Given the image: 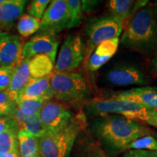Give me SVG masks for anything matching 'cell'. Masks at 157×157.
<instances>
[{
	"label": "cell",
	"mask_w": 157,
	"mask_h": 157,
	"mask_svg": "<svg viewBox=\"0 0 157 157\" xmlns=\"http://www.w3.org/2000/svg\"><path fill=\"white\" fill-rule=\"evenodd\" d=\"M50 85L55 97L63 103H74L90 96L89 86L79 74L54 72L50 75Z\"/></svg>",
	"instance_id": "cell-4"
},
{
	"label": "cell",
	"mask_w": 157,
	"mask_h": 157,
	"mask_svg": "<svg viewBox=\"0 0 157 157\" xmlns=\"http://www.w3.org/2000/svg\"><path fill=\"white\" fill-rule=\"evenodd\" d=\"M87 108L90 112L98 116L114 113L137 121H142L148 110L151 109L140 104L110 98L93 100L88 104Z\"/></svg>",
	"instance_id": "cell-6"
},
{
	"label": "cell",
	"mask_w": 157,
	"mask_h": 157,
	"mask_svg": "<svg viewBox=\"0 0 157 157\" xmlns=\"http://www.w3.org/2000/svg\"><path fill=\"white\" fill-rule=\"evenodd\" d=\"M55 97L54 92L50 85V75L40 78H31L23 89L16 102L24 100L42 98L44 101Z\"/></svg>",
	"instance_id": "cell-14"
},
{
	"label": "cell",
	"mask_w": 157,
	"mask_h": 157,
	"mask_svg": "<svg viewBox=\"0 0 157 157\" xmlns=\"http://www.w3.org/2000/svg\"><path fill=\"white\" fill-rule=\"evenodd\" d=\"M45 101L42 98L24 100L17 102V105L27 117L30 118L39 114Z\"/></svg>",
	"instance_id": "cell-23"
},
{
	"label": "cell",
	"mask_w": 157,
	"mask_h": 157,
	"mask_svg": "<svg viewBox=\"0 0 157 157\" xmlns=\"http://www.w3.org/2000/svg\"><path fill=\"white\" fill-rule=\"evenodd\" d=\"M70 13V22L68 29H73L80 25L82 20V1L66 0Z\"/></svg>",
	"instance_id": "cell-24"
},
{
	"label": "cell",
	"mask_w": 157,
	"mask_h": 157,
	"mask_svg": "<svg viewBox=\"0 0 157 157\" xmlns=\"http://www.w3.org/2000/svg\"><path fill=\"white\" fill-rule=\"evenodd\" d=\"M105 80L109 84L117 87L130 85H143L148 78L141 68L129 63H119L107 72Z\"/></svg>",
	"instance_id": "cell-10"
},
{
	"label": "cell",
	"mask_w": 157,
	"mask_h": 157,
	"mask_svg": "<svg viewBox=\"0 0 157 157\" xmlns=\"http://www.w3.org/2000/svg\"><path fill=\"white\" fill-rule=\"evenodd\" d=\"M90 157H109L100 148H93L90 153Z\"/></svg>",
	"instance_id": "cell-34"
},
{
	"label": "cell",
	"mask_w": 157,
	"mask_h": 157,
	"mask_svg": "<svg viewBox=\"0 0 157 157\" xmlns=\"http://www.w3.org/2000/svg\"><path fill=\"white\" fill-rule=\"evenodd\" d=\"M156 15H155V16H156V17H157V6H156Z\"/></svg>",
	"instance_id": "cell-37"
},
{
	"label": "cell",
	"mask_w": 157,
	"mask_h": 157,
	"mask_svg": "<svg viewBox=\"0 0 157 157\" xmlns=\"http://www.w3.org/2000/svg\"><path fill=\"white\" fill-rule=\"evenodd\" d=\"M23 48L19 36L0 31V66L16 67L22 58Z\"/></svg>",
	"instance_id": "cell-12"
},
{
	"label": "cell",
	"mask_w": 157,
	"mask_h": 157,
	"mask_svg": "<svg viewBox=\"0 0 157 157\" xmlns=\"http://www.w3.org/2000/svg\"><path fill=\"white\" fill-rule=\"evenodd\" d=\"M93 129L104 145L116 152L128 149L133 141L151 133L148 127L138 121L114 113L98 116Z\"/></svg>",
	"instance_id": "cell-1"
},
{
	"label": "cell",
	"mask_w": 157,
	"mask_h": 157,
	"mask_svg": "<svg viewBox=\"0 0 157 157\" xmlns=\"http://www.w3.org/2000/svg\"><path fill=\"white\" fill-rule=\"evenodd\" d=\"M17 140L21 157H42L39 151V138L23 130H18Z\"/></svg>",
	"instance_id": "cell-20"
},
{
	"label": "cell",
	"mask_w": 157,
	"mask_h": 157,
	"mask_svg": "<svg viewBox=\"0 0 157 157\" xmlns=\"http://www.w3.org/2000/svg\"><path fill=\"white\" fill-rule=\"evenodd\" d=\"M41 20L30 15H22L18 18L17 30L22 37H29L39 31Z\"/></svg>",
	"instance_id": "cell-21"
},
{
	"label": "cell",
	"mask_w": 157,
	"mask_h": 157,
	"mask_svg": "<svg viewBox=\"0 0 157 157\" xmlns=\"http://www.w3.org/2000/svg\"><path fill=\"white\" fill-rule=\"evenodd\" d=\"M97 3L98 2L96 1H82V10L84 11L89 12L95 7V5H97Z\"/></svg>",
	"instance_id": "cell-33"
},
{
	"label": "cell",
	"mask_w": 157,
	"mask_h": 157,
	"mask_svg": "<svg viewBox=\"0 0 157 157\" xmlns=\"http://www.w3.org/2000/svg\"><path fill=\"white\" fill-rule=\"evenodd\" d=\"M39 117L47 132L62 128L73 117L71 113L62 103L52 100L44 102Z\"/></svg>",
	"instance_id": "cell-11"
},
{
	"label": "cell",
	"mask_w": 157,
	"mask_h": 157,
	"mask_svg": "<svg viewBox=\"0 0 157 157\" xmlns=\"http://www.w3.org/2000/svg\"><path fill=\"white\" fill-rule=\"evenodd\" d=\"M125 48L145 56L157 55V20L151 7H143L134 13L120 40Z\"/></svg>",
	"instance_id": "cell-2"
},
{
	"label": "cell",
	"mask_w": 157,
	"mask_h": 157,
	"mask_svg": "<svg viewBox=\"0 0 157 157\" xmlns=\"http://www.w3.org/2000/svg\"><path fill=\"white\" fill-rule=\"evenodd\" d=\"M17 108V103L11 101L7 91H0V116L12 117Z\"/></svg>",
	"instance_id": "cell-27"
},
{
	"label": "cell",
	"mask_w": 157,
	"mask_h": 157,
	"mask_svg": "<svg viewBox=\"0 0 157 157\" xmlns=\"http://www.w3.org/2000/svg\"><path fill=\"white\" fill-rule=\"evenodd\" d=\"M86 124L85 117L78 114L62 128L46 132L39 138L42 157H69L76 137Z\"/></svg>",
	"instance_id": "cell-3"
},
{
	"label": "cell",
	"mask_w": 157,
	"mask_h": 157,
	"mask_svg": "<svg viewBox=\"0 0 157 157\" xmlns=\"http://www.w3.org/2000/svg\"><path fill=\"white\" fill-rule=\"evenodd\" d=\"M0 157H21V154H20V152L0 151Z\"/></svg>",
	"instance_id": "cell-35"
},
{
	"label": "cell",
	"mask_w": 157,
	"mask_h": 157,
	"mask_svg": "<svg viewBox=\"0 0 157 157\" xmlns=\"http://www.w3.org/2000/svg\"><path fill=\"white\" fill-rule=\"evenodd\" d=\"M10 129H15L18 130V127L13 117L0 116V133Z\"/></svg>",
	"instance_id": "cell-30"
},
{
	"label": "cell",
	"mask_w": 157,
	"mask_h": 157,
	"mask_svg": "<svg viewBox=\"0 0 157 157\" xmlns=\"http://www.w3.org/2000/svg\"><path fill=\"white\" fill-rule=\"evenodd\" d=\"M151 68L153 71L157 75V55L152 59L151 60Z\"/></svg>",
	"instance_id": "cell-36"
},
{
	"label": "cell",
	"mask_w": 157,
	"mask_h": 157,
	"mask_svg": "<svg viewBox=\"0 0 157 157\" xmlns=\"http://www.w3.org/2000/svg\"><path fill=\"white\" fill-rule=\"evenodd\" d=\"M83 43L78 35L66 36L55 64V72L69 73L77 68L84 58Z\"/></svg>",
	"instance_id": "cell-7"
},
{
	"label": "cell",
	"mask_w": 157,
	"mask_h": 157,
	"mask_svg": "<svg viewBox=\"0 0 157 157\" xmlns=\"http://www.w3.org/2000/svg\"><path fill=\"white\" fill-rule=\"evenodd\" d=\"M110 98L140 104L157 111V87H141L116 93Z\"/></svg>",
	"instance_id": "cell-13"
},
{
	"label": "cell",
	"mask_w": 157,
	"mask_h": 157,
	"mask_svg": "<svg viewBox=\"0 0 157 157\" xmlns=\"http://www.w3.org/2000/svg\"><path fill=\"white\" fill-rule=\"evenodd\" d=\"M55 63L46 55H37L30 59L29 72L31 78H40L52 74Z\"/></svg>",
	"instance_id": "cell-19"
},
{
	"label": "cell",
	"mask_w": 157,
	"mask_h": 157,
	"mask_svg": "<svg viewBox=\"0 0 157 157\" xmlns=\"http://www.w3.org/2000/svg\"><path fill=\"white\" fill-rule=\"evenodd\" d=\"M70 13L66 0H53L50 3L40 23L39 32L57 35L68 29Z\"/></svg>",
	"instance_id": "cell-8"
},
{
	"label": "cell",
	"mask_w": 157,
	"mask_h": 157,
	"mask_svg": "<svg viewBox=\"0 0 157 157\" xmlns=\"http://www.w3.org/2000/svg\"><path fill=\"white\" fill-rule=\"evenodd\" d=\"M20 130L25 131V132L36 137L37 138L42 137L47 132L40 119H39V114L29 118L28 120L23 125L22 129H20Z\"/></svg>",
	"instance_id": "cell-25"
},
{
	"label": "cell",
	"mask_w": 157,
	"mask_h": 157,
	"mask_svg": "<svg viewBox=\"0 0 157 157\" xmlns=\"http://www.w3.org/2000/svg\"><path fill=\"white\" fill-rule=\"evenodd\" d=\"M58 45L57 35L48 32H39L23 45L21 60L31 59L37 55H46L56 64Z\"/></svg>",
	"instance_id": "cell-9"
},
{
	"label": "cell",
	"mask_w": 157,
	"mask_h": 157,
	"mask_svg": "<svg viewBox=\"0 0 157 157\" xmlns=\"http://www.w3.org/2000/svg\"><path fill=\"white\" fill-rule=\"evenodd\" d=\"M27 3L25 0H4L0 4V31L10 30L15 20L22 15Z\"/></svg>",
	"instance_id": "cell-15"
},
{
	"label": "cell",
	"mask_w": 157,
	"mask_h": 157,
	"mask_svg": "<svg viewBox=\"0 0 157 157\" xmlns=\"http://www.w3.org/2000/svg\"><path fill=\"white\" fill-rule=\"evenodd\" d=\"M130 150L157 151V139L151 135H147L137 139L129 145Z\"/></svg>",
	"instance_id": "cell-26"
},
{
	"label": "cell",
	"mask_w": 157,
	"mask_h": 157,
	"mask_svg": "<svg viewBox=\"0 0 157 157\" xmlns=\"http://www.w3.org/2000/svg\"><path fill=\"white\" fill-rule=\"evenodd\" d=\"M156 139H157V135H156Z\"/></svg>",
	"instance_id": "cell-38"
},
{
	"label": "cell",
	"mask_w": 157,
	"mask_h": 157,
	"mask_svg": "<svg viewBox=\"0 0 157 157\" xmlns=\"http://www.w3.org/2000/svg\"><path fill=\"white\" fill-rule=\"evenodd\" d=\"M119 42V38H114L98 44L93 50V53L90 55L88 62L90 69L95 71L109 61L117 52Z\"/></svg>",
	"instance_id": "cell-16"
},
{
	"label": "cell",
	"mask_w": 157,
	"mask_h": 157,
	"mask_svg": "<svg viewBox=\"0 0 157 157\" xmlns=\"http://www.w3.org/2000/svg\"><path fill=\"white\" fill-rule=\"evenodd\" d=\"M51 1L50 0H34L31 1L29 5L27 11L29 14L36 18H42L48 5H50Z\"/></svg>",
	"instance_id": "cell-28"
},
{
	"label": "cell",
	"mask_w": 157,
	"mask_h": 157,
	"mask_svg": "<svg viewBox=\"0 0 157 157\" xmlns=\"http://www.w3.org/2000/svg\"><path fill=\"white\" fill-rule=\"evenodd\" d=\"M124 20L113 15H105L90 20L84 28L90 52L101 43L119 38L122 31Z\"/></svg>",
	"instance_id": "cell-5"
},
{
	"label": "cell",
	"mask_w": 157,
	"mask_h": 157,
	"mask_svg": "<svg viewBox=\"0 0 157 157\" xmlns=\"http://www.w3.org/2000/svg\"><path fill=\"white\" fill-rule=\"evenodd\" d=\"M17 132V129H10L0 133V151L20 152Z\"/></svg>",
	"instance_id": "cell-22"
},
{
	"label": "cell",
	"mask_w": 157,
	"mask_h": 157,
	"mask_svg": "<svg viewBox=\"0 0 157 157\" xmlns=\"http://www.w3.org/2000/svg\"><path fill=\"white\" fill-rule=\"evenodd\" d=\"M142 121L157 128V111L149 109Z\"/></svg>",
	"instance_id": "cell-32"
},
{
	"label": "cell",
	"mask_w": 157,
	"mask_h": 157,
	"mask_svg": "<svg viewBox=\"0 0 157 157\" xmlns=\"http://www.w3.org/2000/svg\"><path fill=\"white\" fill-rule=\"evenodd\" d=\"M124 157H157V151L129 150Z\"/></svg>",
	"instance_id": "cell-31"
},
{
	"label": "cell",
	"mask_w": 157,
	"mask_h": 157,
	"mask_svg": "<svg viewBox=\"0 0 157 157\" xmlns=\"http://www.w3.org/2000/svg\"><path fill=\"white\" fill-rule=\"evenodd\" d=\"M29 61L30 59H24L21 60L15 68L8 89L6 90L11 101L15 103L17 102L20 95L31 78L29 72Z\"/></svg>",
	"instance_id": "cell-17"
},
{
	"label": "cell",
	"mask_w": 157,
	"mask_h": 157,
	"mask_svg": "<svg viewBox=\"0 0 157 157\" xmlns=\"http://www.w3.org/2000/svg\"><path fill=\"white\" fill-rule=\"evenodd\" d=\"M16 67L0 66V91L8 89Z\"/></svg>",
	"instance_id": "cell-29"
},
{
	"label": "cell",
	"mask_w": 157,
	"mask_h": 157,
	"mask_svg": "<svg viewBox=\"0 0 157 157\" xmlns=\"http://www.w3.org/2000/svg\"><path fill=\"white\" fill-rule=\"evenodd\" d=\"M146 2H148L140 1L135 3L132 0H110L108 2L107 7L111 15L126 21L127 17L134 12V9L138 10L144 7Z\"/></svg>",
	"instance_id": "cell-18"
}]
</instances>
